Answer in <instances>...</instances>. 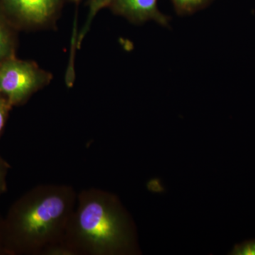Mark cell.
Here are the masks:
<instances>
[{
    "mask_svg": "<svg viewBox=\"0 0 255 255\" xmlns=\"http://www.w3.org/2000/svg\"><path fill=\"white\" fill-rule=\"evenodd\" d=\"M78 225L82 238L97 251L120 252L130 243L128 224L112 201L97 198L85 202L79 213Z\"/></svg>",
    "mask_w": 255,
    "mask_h": 255,
    "instance_id": "6da1fadb",
    "label": "cell"
},
{
    "mask_svg": "<svg viewBox=\"0 0 255 255\" xmlns=\"http://www.w3.org/2000/svg\"><path fill=\"white\" fill-rule=\"evenodd\" d=\"M49 80V74L28 62L7 60L0 66V92L11 102H20Z\"/></svg>",
    "mask_w": 255,
    "mask_h": 255,
    "instance_id": "7a4b0ae2",
    "label": "cell"
},
{
    "mask_svg": "<svg viewBox=\"0 0 255 255\" xmlns=\"http://www.w3.org/2000/svg\"><path fill=\"white\" fill-rule=\"evenodd\" d=\"M66 209L61 196L53 194L42 198L29 206L21 219L23 232L28 237H44L55 227Z\"/></svg>",
    "mask_w": 255,
    "mask_h": 255,
    "instance_id": "3957f363",
    "label": "cell"
},
{
    "mask_svg": "<svg viewBox=\"0 0 255 255\" xmlns=\"http://www.w3.org/2000/svg\"><path fill=\"white\" fill-rule=\"evenodd\" d=\"M5 9L24 22L41 24L53 16L60 0H1Z\"/></svg>",
    "mask_w": 255,
    "mask_h": 255,
    "instance_id": "277c9868",
    "label": "cell"
},
{
    "mask_svg": "<svg viewBox=\"0 0 255 255\" xmlns=\"http://www.w3.org/2000/svg\"><path fill=\"white\" fill-rule=\"evenodd\" d=\"M110 4L118 14L133 22L151 20L162 26L169 24L168 18L157 9V0H112Z\"/></svg>",
    "mask_w": 255,
    "mask_h": 255,
    "instance_id": "5b68a950",
    "label": "cell"
},
{
    "mask_svg": "<svg viewBox=\"0 0 255 255\" xmlns=\"http://www.w3.org/2000/svg\"><path fill=\"white\" fill-rule=\"evenodd\" d=\"M112 0H90V11H89L88 16H87V22L85 23L84 28H82L81 33L79 36L78 43L82 42V38L85 36L87 32L89 31L90 25L93 18H95L97 13L101 9L105 8V6L110 5Z\"/></svg>",
    "mask_w": 255,
    "mask_h": 255,
    "instance_id": "8992f818",
    "label": "cell"
},
{
    "mask_svg": "<svg viewBox=\"0 0 255 255\" xmlns=\"http://www.w3.org/2000/svg\"><path fill=\"white\" fill-rule=\"evenodd\" d=\"M209 0H172L176 9L181 14L192 13L202 7Z\"/></svg>",
    "mask_w": 255,
    "mask_h": 255,
    "instance_id": "52a82bcc",
    "label": "cell"
},
{
    "mask_svg": "<svg viewBox=\"0 0 255 255\" xmlns=\"http://www.w3.org/2000/svg\"><path fill=\"white\" fill-rule=\"evenodd\" d=\"M11 40L4 26L0 23V60H4L11 53Z\"/></svg>",
    "mask_w": 255,
    "mask_h": 255,
    "instance_id": "ba28073f",
    "label": "cell"
},
{
    "mask_svg": "<svg viewBox=\"0 0 255 255\" xmlns=\"http://www.w3.org/2000/svg\"><path fill=\"white\" fill-rule=\"evenodd\" d=\"M230 255H255V239L236 245Z\"/></svg>",
    "mask_w": 255,
    "mask_h": 255,
    "instance_id": "9c48e42d",
    "label": "cell"
},
{
    "mask_svg": "<svg viewBox=\"0 0 255 255\" xmlns=\"http://www.w3.org/2000/svg\"><path fill=\"white\" fill-rule=\"evenodd\" d=\"M5 114H6V108H5L4 103L0 101V131L4 127Z\"/></svg>",
    "mask_w": 255,
    "mask_h": 255,
    "instance_id": "30bf717a",
    "label": "cell"
},
{
    "mask_svg": "<svg viewBox=\"0 0 255 255\" xmlns=\"http://www.w3.org/2000/svg\"><path fill=\"white\" fill-rule=\"evenodd\" d=\"M72 1H79V0H72Z\"/></svg>",
    "mask_w": 255,
    "mask_h": 255,
    "instance_id": "8fae6325",
    "label": "cell"
}]
</instances>
